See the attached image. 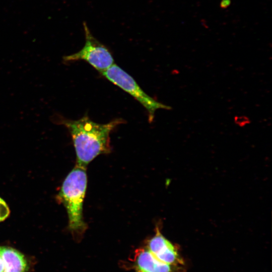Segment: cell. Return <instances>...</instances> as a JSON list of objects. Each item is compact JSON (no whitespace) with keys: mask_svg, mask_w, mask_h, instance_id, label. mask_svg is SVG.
Returning <instances> with one entry per match:
<instances>
[{"mask_svg":"<svg viewBox=\"0 0 272 272\" xmlns=\"http://www.w3.org/2000/svg\"><path fill=\"white\" fill-rule=\"evenodd\" d=\"M83 25L85 36L84 46L78 52L64 56L63 60L65 61L83 60L101 73L114 63L113 57L109 49L94 37L85 22Z\"/></svg>","mask_w":272,"mask_h":272,"instance_id":"4","label":"cell"},{"mask_svg":"<svg viewBox=\"0 0 272 272\" xmlns=\"http://www.w3.org/2000/svg\"><path fill=\"white\" fill-rule=\"evenodd\" d=\"M87 183L86 167L77 164L65 178L59 192L69 217L70 229L81 233L86 228L83 206Z\"/></svg>","mask_w":272,"mask_h":272,"instance_id":"2","label":"cell"},{"mask_svg":"<svg viewBox=\"0 0 272 272\" xmlns=\"http://www.w3.org/2000/svg\"><path fill=\"white\" fill-rule=\"evenodd\" d=\"M158 259L173 266L182 263L175 246L157 229L146 247Z\"/></svg>","mask_w":272,"mask_h":272,"instance_id":"5","label":"cell"},{"mask_svg":"<svg viewBox=\"0 0 272 272\" xmlns=\"http://www.w3.org/2000/svg\"><path fill=\"white\" fill-rule=\"evenodd\" d=\"M0 255L3 263V272H28L29 264L20 251L9 246H0Z\"/></svg>","mask_w":272,"mask_h":272,"instance_id":"7","label":"cell"},{"mask_svg":"<svg viewBox=\"0 0 272 272\" xmlns=\"http://www.w3.org/2000/svg\"><path fill=\"white\" fill-rule=\"evenodd\" d=\"M231 3V0H222L220 2V7L222 9H226L230 5Z\"/></svg>","mask_w":272,"mask_h":272,"instance_id":"9","label":"cell"},{"mask_svg":"<svg viewBox=\"0 0 272 272\" xmlns=\"http://www.w3.org/2000/svg\"><path fill=\"white\" fill-rule=\"evenodd\" d=\"M4 267H3V263L2 258L0 255V272H3Z\"/></svg>","mask_w":272,"mask_h":272,"instance_id":"10","label":"cell"},{"mask_svg":"<svg viewBox=\"0 0 272 272\" xmlns=\"http://www.w3.org/2000/svg\"><path fill=\"white\" fill-rule=\"evenodd\" d=\"M10 211L6 201L0 197V222L6 220L9 216Z\"/></svg>","mask_w":272,"mask_h":272,"instance_id":"8","label":"cell"},{"mask_svg":"<svg viewBox=\"0 0 272 272\" xmlns=\"http://www.w3.org/2000/svg\"><path fill=\"white\" fill-rule=\"evenodd\" d=\"M134 272H173L174 266L158 259L147 248L135 251L132 259Z\"/></svg>","mask_w":272,"mask_h":272,"instance_id":"6","label":"cell"},{"mask_svg":"<svg viewBox=\"0 0 272 272\" xmlns=\"http://www.w3.org/2000/svg\"><path fill=\"white\" fill-rule=\"evenodd\" d=\"M54 120L69 130L76 151L77 165L84 167L97 156L110 152V133L124 121L121 118H116L100 124L92 121L87 114L78 120L57 116L54 117Z\"/></svg>","mask_w":272,"mask_h":272,"instance_id":"1","label":"cell"},{"mask_svg":"<svg viewBox=\"0 0 272 272\" xmlns=\"http://www.w3.org/2000/svg\"><path fill=\"white\" fill-rule=\"evenodd\" d=\"M100 73L111 83L129 94L139 101L147 110L149 121L150 122L153 121L157 110L171 109L170 106L158 102L147 95L133 78L117 64L114 63L107 70Z\"/></svg>","mask_w":272,"mask_h":272,"instance_id":"3","label":"cell"}]
</instances>
